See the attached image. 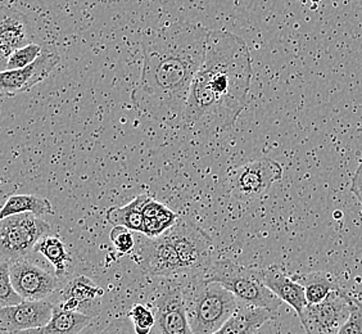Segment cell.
<instances>
[{
	"instance_id": "cell-1",
	"label": "cell",
	"mask_w": 362,
	"mask_h": 334,
	"mask_svg": "<svg viewBox=\"0 0 362 334\" xmlns=\"http://www.w3.org/2000/svg\"><path fill=\"white\" fill-rule=\"evenodd\" d=\"M209 30L173 22L143 39V67L132 93L134 108L160 124L180 125L192 84L206 56Z\"/></svg>"
},
{
	"instance_id": "cell-2",
	"label": "cell",
	"mask_w": 362,
	"mask_h": 334,
	"mask_svg": "<svg viewBox=\"0 0 362 334\" xmlns=\"http://www.w3.org/2000/svg\"><path fill=\"white\" fill-rule=\"evenodd\" d=\"M253 64L247 42L209 30L206 56L189 93L180 126L197 135L221 134L248 105Z\"/></svg>"
},
{
	"instance_id": "cell-3",
	"label": "cell",
	"mask_w": 362,
	"mask_h": 334,
	"mask_svg": "<svg viewBox=\"0 0 362 334\" xmlns=\"http://www.w3.org/2000/svg\"><path fill=\"white\" fill-rule=\"evenodd\" d=\"M182 294L193 334H214L237 311L240 302L233 293L204 274L184 277Z\"/></svg>"
},
{
	"instance_id": "cell-4",
	"label": "cell",
	"mask_w": 362,
	"mask_h": 334,
	"mask_svg": "<svg viewBox=\"0 0 362 334\" xmlns=\"http://www.w3.org/2000/svg\"><path fill=\"white\" fill-rule=\"evenodd\" d=\"M203 274L209 280L225 287L244 305L264 307L276 313L283 304V301L264 284L259 278L258 267H245L230 260H217Z\"/></svg>"
},
{
	"instance_id": "cell-5",
	"label": "cell",
	"mask_w": 362,
	"mask_h": 334,
	"mask_svg": "<svg viewBox=\"0 0 362 334\" xmlns=\"http://www.w3.org/2000/svg\"><path fill=\"white\" fill-rule=\"evenodd\" d=\"M166 233L180 258L185 277L206 272L216 263V246L212 238L188 219L179 217Z\"/></svg>"
},
{
	"instance_id": "cell-6",
	"label": "cell",
	"mask_w": 362,
	"mask_h": 334,
	"mask_svg": "<svg viewBox=\"0 0 362 334\" xmlns=\"http://www.w3.org/2000/svg\"><path fill=\"white\" fill-rule=\"evenodd\" d=\"M283 178V166L272 159L262 157L230 170V195L239 202L264 198L272 185Z\"/></svg>"
},
{
	"instance_id": "cell-7",
	"label": "cell",
	"mask_w": 362,
	"mask_h": 334,
	"mask_svg": "<svg viewBox=\"0 0 362 334\" xmlns=\"http://www.w3.org/2000/svg\"><path fill=\"white\" fill-rule=\"evenodd\" d=\"M49 224L34 214H17L0 221L1 260L17 261L26 258L36 244L48 236Z\"/></svg>"
},
{
	"instance_id": "cell-8",
	"label": "cell",
	"mask_w": 362,
	"mask_h": 334,
	"mask_svg": "<svg viewBox=\"0 0 362 334\" xmlns=\"http://www.w3.org/2000/svg\"><path fill=\"white\" fill-rule=\"evenodd\" d=\"M153 306L158 333L193 334L187 315L181 280L166 279L154 293Z\"/></svg>"
},
{
	"instance_id": "cell-9",
	"label": "cell",
	"mask_w": 362,
	"mask_h": 334,
	"mask_svg": "<svg viewBox=\"0 0 362 334\" xmlns=\"http://www.w3.org/2000/svg\"><path fill=\"white\" fill-rule=\"evenodd\" d=\"M355 304L343 288L330 293L320 304L308 305L300 318L306 334H337L349 319Z\"/></svg>"
},
{
	"instance_id": "cell-10",
	"label": "cell",
	"mask_w": 362,
	"mask_h": 334,
	"mask_svg": "<svg viewBox=\"0 0 362 334\" xmlns=\"http://www.w3.org/2000/svg\"><path fill=\"white\" fill-rule=\"evenodd\" d=\"M135 261L143 272L154 278L173 279L185 277V270L168 233L148 238L141 244Z\"/></svg>"
},
{
	"instance_id": "cell-11",
	"label": "cell",
	"mask_w": 362,
	"mask_h": 334,
	"mask_svg": "<svg viewBox=\"0 0 362 334\" xmlns=\"http://www.w3.org/2000/svg\"><path fill=\"white\" fill-rule=\"evenodd\" d=\"M9 272L16 291L28 301L48 299L61 283L56 274H50L26 258L12 261Z\"/></svg>"
},
{
	"instance_id": "cell-12",
	"label": "cell",
	"mask_w": 362,
	"mask_h": 334,
	"mask_svg": "<svg viewBox=\"0 0 362 334\" xmlns=\"http://www.w3.org/2000/svg\"><path fill=\"white\" fill-rule=\"evenodd\" d=\"M61 62V57L56 49L44 48L35 62L20 70L1 71L0 86L7 96L25 93L35 85L44 81Z\"/></svg>"
},
{
	"instance_id": "cell-13",
	"label": "cell",
	"mask_w": 362,
	"mask_h": 334,
	"mask_svg": "<svg viewBox=\"0 0 362 334\" xmlns=\"http://www.w3.org/2000/svg\"><path fill=\"white\" fill-rule=\"evenodd\" d=\"M54 302L49 299L28 301L18 305L1 307L0 328L3 332L14 333L20 330L35 329L48 324L54 313Z\"/></svg>"
},
{
	"instance_id": "cell-14",
	"label": "cell",
	"mask_w": 362,
	"mask_h": 334,
	"mask_svg": "<svg viewBox=\"0 0 362 334\" xmlns=\"http://www.w3.org/2000/svg\"><path fill=\"white\" fill-rule=\"evenodd\" d=\"M103 296L105 291L90 278L78 275L71 278L59 289V299L54 304L64 310L97 318L100 313V304Z\"/></svg>"
},
{
	"instance_id": "cell-15",
	"label": "cell",
	"mask_w": 362,
	"mask_h": 334,
	"mask_svg": "<svg viewBox=\"0 0 362 334\" xmlns=\"http://www.w3.org/2000/svg\"><path fill=\"white\" fill-rule=\"evenodd\" d=\"M31 44L28 18L13 6L3 3L0 9V62L1 69L17 49Z\"/></svg>"
},
{
	"instance_id": "cell-16",
	"label": "cell",
	"mask_w": 362,
	"mask_h": 334,
	"mask_svg": "<svg viewBox=\"0 0 362 334\" xmlns=\"http://www.w3.org/2000/svg\"><path fill=\"white\" fill-rule=\"evenodd\" d=\"M258 274L264 284L283 302L294 309V311L300 319L306 307L308 306L305 287L293 278L292 275L286 274V272L276 265L264 269L258 267Z\"/></svg>"
},
{
	"instance_id": "cell-17",
	"label": "cell",
	"mask_w": 362,
	"mask_h": 334,
	"mask_svg": "<svg viewBox=\"0 0 362 334\" xmlns=\"http://www.w3.org/2000/svg\"><path fill=\"white\" fill-rule=\"evenodd\" d=\"M275 311L240 304L234 315L214 334H255L267 321L275 319Z\"/></svg>"
},
{
	"instance_id": "cell-18",
	"label": "cell",
	"mask_w": 362,
	"mask_h": 334,
	"mask_svg": "<svg viewBox=\"0 0 362 334\" xmlns=\"http://www.w3.org/2000/svg\"><path fill=\"white\" fill-rule=\"evenodd\" d=\"M93 319L94 318L89 315L69 311L56 305L52 319L44 327L20 330L11 334H77L83 332L85 328L89 327Z\"/></svg>"
},
{
	"instance_id": "cell-19",
	"label": "cell",
	"mask_w": 362,
	"mask_h": 334,
	"mask_svg": "<svg viewBox=\"0 0 362 334\" xmlns=\"http://www.w3.org/2000/svg\"><path fill=\"white\" fill-rule=\"evenodd\" d=\"M149 197L151 195H136L132 202L127 203L125 206L110 207L105 211L107 221L113 226L122 225L127 229L133 230L136 233H143V226H144L143 209Z\"/></svg>"
},
{
	"instance_id": "cell-20",
	"label": "cell",
	"mask_w": 362,
	"mask_h": 334,
	"mask_svg": "<svg viewBox=\"0 0 362 334\" xmlns=\"http://www.w3.org/2000/svg\"><path fill=\"white\" fill-rule=\"evenodd\" d=\"M144 226L143 234L146 238L160 237L171 229L177 223L180 216L176 215L173 209H168L163 203L158 202L149 197L144 209Z\"/></svg>"
},
{
	"instance_id": "cell-21",
	"label": "cell",
	"mask_w": 362,
	"mask_h": 334,
	"mask_svg": "<svg viewBox=\"0 0 362 334\" xmlns=\"http://www.w3.org/2000/svg\"><path fill=\"white\" fill-rule=\"evenodd\" d=\"M292 277L305 287L308 305L320 304L330 293L341 289L338 280L330 272H302V274H294Z\"/></svg>"
},
{
	"instance_id": "cell-22",
	"label": "cell",
	"mask_w": 362,
	"mask_h": 334,
	"mask_svg": "<svg viewBox=\"0 0 362 334\" xmlns=\"http://www.w3.org/2000/svg\"><path fill=\"white\" fill-rule=\"evenodd\" d=\"M35 252L42 253V256L53 265L56 275L61 280L70 274L72 258L70 250H67L61 238L56 236H45L36 244Z\"/></svg>"
},
{
	"instance_id": "cell-23",
	"label": "cell",
	"mask_w": 362,
	"mask_h": 334,
	"mask_svg": "<svg viewBox=\"0 0 362 334\" xmlns=\"http://www.w3.org/2000/svg\"><path fill=\"white\" fill-rule=\"evenodd\" d=\"M34 214L36 216L49 215L53 212V206L47 198L34 195H11L0 211V219L17 214Z\"/></svg>"
},
{
	"instance_id": "cell-24",
	"label": "cell",
	"mask_w": 362,
	"mask_h": 334,
	"mask_svg": "<svg viewBox=\"0 0 362 334\" xmlns=\"http://www.w3.org/2000/svg\"><path fill=\"white\" fill-rule=\"evenodd\" d=\"M11 263L1 260L0 264V306L7 307L18 305L23 302L20 293L16 291L13 283L11 280V272H9Z\"/></svg>"
},
{
	"instance_id": "cell-25",
	"label": "cell",
	"mask_w": 362,
	"mask_h": 334,
	"mask_svg": "<svg viewBox=\"0 0 362 334\" xmlns=\"http://www.w3.org/2000/svg\"><path fill=\"white\" fill-rule=\"evenodd\" d=\"M129 319L133 323L134 329L136 334H152L153 328H156V313L154 310L146 305L135 304L126 313Z\"/></svg>"
},
{
	"instance_id": "cell-26",
	"label": "cell",
	"mask_w": 362,
	"mask_h": 334,
	"mask_svg": "<svg viewBox=\"0 0 362 334\" xmlns=\"http://www.w3.org/2000/svg\"><path fill=\"white\" fill-rule=\"evenodd\" d=\"M42 49L44 48H42V45L35 44V42H31V44H28L26 47L17 49L8 58L7 62H6L1 71L20 70V69L26 67L28 64L35 62L37 57L42 54Z\"/></svg>"
},
{
	"instance_id": "cell-27",
	"label": "cell",
	"mask_w": 362,
	"mask_h": 334,
	"mask_svg": "<svg viewBox=\"0 0 362 334\" xmlns=\"http://www.w3.org/2000/svg\"><path fill=\"white\" fill-rule=\"evenodd\" d=\"M132 231L133 230L127 229L122 225L112 228L110 238L119 255H132L135 250V239Z\"/></svg>"
},
{
	"instance_id": "cell-28",
	"label": "cell",
	"mask_w": 362,
	"mask_h": 334,
	"mask_svg": "<svg viewBox=\"0 0 362 334\" xmlns=\"http://www.w3.org/2000/svg\"><path fill=\"white\" fill-rule=\"evenodd\" d=\"M337 334H362V304L355 299L349 319Z\"/></svg>"
},
{
	"instance_id": "cell-29",
	"label": "cell",
	"mask_w": 362,
	"mask_h": 334,
	"mask_svg": "<svg viewBox=\"0 0 362 334\" xmlns=\"http://www.w3.org/2000/svg\"><path fill=\"white\" fill-rule=\"evenodd\" d=\"M102 334H136L134 329L133 323L129 319V316H121L116 321H112L108 327L105 328ZM157 334V333H152ZM160 334V333H158Z\"/></svg>"
},
{
	"instance_id": "cell-30",
	"label": "cell",
	"mask_w": 362,
	"mask_h": 334,
	"mask_svg": "<svg viewBox=\"0 0 362 334\" xmlns=\"http://www.w3.org/2000/svg\"><path fill=\"white\" fill-rule=\"evenodd\" d=\"M351 192L355 195L357 201L362 205V160L358 163L355 175L351 181Z\"/></svg>"
}]
</instances>
